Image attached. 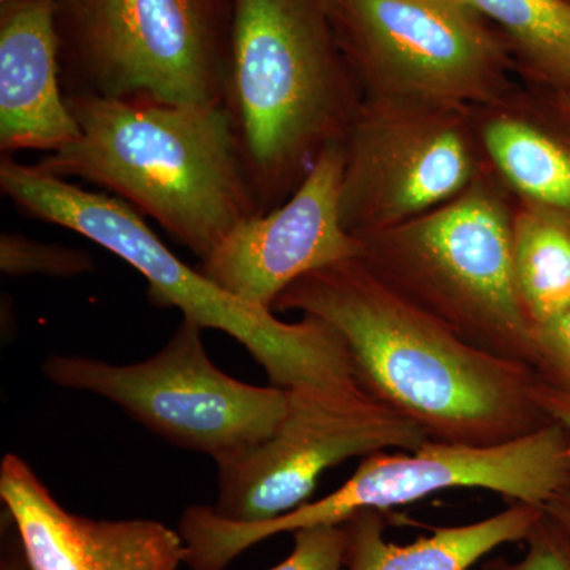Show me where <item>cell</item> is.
Returning <instances> with one entry per match:
<instances>
[{"mask_svg": "<svg viewBox=\"0 0 570 570\" xmlns=\"http://www.w3.org/2000/svg\"><path fill=\"white\" fill-rule=\"evenodd\" d=\"M524 542L528 550L521 560L489 561L482 570H570V538L549 513L543 512Z\"/></svg>", "mask_w": 570, "mask_h": 570, "instance_id": "obj_21", "label": "cell"}, {"mask_svg": "<svg viewBox=\"0 0 570 570\" xmlns=\"http://www.w3.org/2000/svg\"><path fill=\"white\" fill-rule=\"evenodd\" d=\"M187 509H189V508H187ZM187 509H186V510H187ZM186 510H184V512H186ZM184 512H183V515H184ZM183 515H181V520H183ZM181 520H179V532H181ZM181 538H183V535H181ZM183 540H184V539H183ZM186 549H187V547H186ZM187 566H189V564H187ZM189 569H190V568H189ZM190 570H193V569H190Z\"/></svg>", "mask_w": 570, "mask_h": 570, "instance_id": "obj_27", "label": "cell"}, {"mask_svg": "<svg viewBox=\"0 0 570 570\" xmlns=\"http://www.w3.org/2000/svg\"><path fill=\"white\" fill-rule=\"evenodd\" d=\"M422 428L379 403L356 381L287 389V409L272 436L217 466L223 519H277L309 501L318 480L344 461L384 450H417Z\"/></svg>", "mask_w": 570, "mask_h": 570, "instance_id": "obj_10", "label": "cell"}, {"mask_svg": "<svg viewBox=\"0 0 570 570\" xmlns=\"http://www.w3.org/2000/svg\"><path fill=\"white\" fill-rule=\"evenodd\" d=\"M344 148L341 219L355 238L449 204L485 168L468 107L363 100Z\"/></svg>", "mask_w": 570, "mask_h": 570, "instance_id": "obj_11", "label": "cell"}, {"mask_svg": "<svg viewBox=\"0 0 570 570\" xmlns=\"http://www.w3.org/2000/svg\"><path fill=\"white\" fill-rule=\"evenodd\" d=\"M66 96L223 104L230 0H56Z\"/></svg>", "mask_w": 570, "mask_h": 570, "instance_id": "obj_7", "label": "cell"}, {"mask_svg": "<svg viewBox=\"0 0 570 570\" xmlns=\"http://www.w3.org/2000/svg\"><path fill=\"white\" fill-rule=\"evenodd\" d=\"M480 151L519 204L570 224V96L519 81L471 107Z\"/></svg>", "mask_w": 570, "mask_h": 570, "instance_id": "obj_15", "label": "cell"}, {"mask_svg": "<svg viewBox=\"0 0 570 570\" xmlns=\"http://www.w3.org/2000/svg\"><path fill=\"white\" fill-rule=\"evenodd\" d=\"M534 371L547 384L570 393V309L535 330Z\"/></svg>", "mask_w": 570, "mask_h": 570, "instance_id": "obj_22", "label": "cell"}, {"mask_svg": "<svg viewBox=\"0 0 570 570\" xmlns=\"http://www.w3.org/2000/svg\"><path fill=\"white\" fill-rule=\"evenodd\" d=\"M546 512L557 521L570 538V487L546 505Z\"/></svg>", "mask_w": 570, "mask_h": 570, "instance_id": "obj_25", "label": "cell"}, {"mask_svg": "<svg viewBox=\"0 0 570 570\" xmlns=\"http://www.w3.org/2000/svg\"><path fill=\"white\" fill-rule=\"evenodd\" d=\"M363 100L480 107L520 81L466 0H322Z\"/></svg>", "mask_w": 570, "mask_h": 570, "instance_id": "obj_8", "label": "cell"}, {"mask_svg": "<svg viewBox=\"0 0 570 570\" xmlns=\"http://www.w3.org/2000/svg\"><path fill=\"white\" fill-rule=\"evenodd\" d=\"M344 164V141L330 142L283 205L236 225L198 269L227 294L273 311L303 276L360 257L362 243L341 219Z\"/></svg>", "mask_w": 570, "mask_h": 570, "instance_id": "obj_12", "label": "cell"}, {"mask_svg": "<svg viewBox=\"0 0 570 570\" xmlns=\"http://www.w3.org/2000/svg\"><path fill=\"white\" fill-rule=\"evenodd\" d=\"M0 499L31 570H179L186 564L178 531L156 520L77 515L14 453L0 464Z\"/></svg>", "mask_w": 570, "mask_h": 570, "instance_id": "obj_13", "label": "cell"}, {"mask_svg": "<svg viewBox=\"0 0 570 570\" xmlns=\"http://www.w3.org/2000/svg\"><path fill=\"white\" fill-rule=\"evenodd\" d=\"M56 0L0 6V151H59L80 135L61 85Z\"/></svg>", "mask_w": 570, "mask_h": 570, "instance_id": "obj_14", "label": "cell"}, {"mask_svg": "<svg viewBox=\"0 0 570 570\" xmlns=\"http://www.w3.org/2000/svg\"><path fill=\"white\" fill-rule=\"evenodd\" d=\"M20 2V0H0V6H7V3Z\"/></svg>", "mask_w": 570, "mask_h": 570, "instance_id": "obj_26", "label": "cell"}, {"mask_svg": "<svg viewBox=\"0 0 570 570\" xmlns=\"http://www.w3.org/2000/svg\"><path fill=\"white\" fill-rule=\"evenodd\" d=\"M501 33L521 81L570 96L569 0H466Z\"/></svg>", "mask_w": 570, "mask_h": 570, "instance_id": "obj_17", "label": "cell"}, {"mask_svg": "<svg viewBox=\"0 0 570 570\" xmlns=\"http://www.w3.org/2000/svg\"><path fill=\"white\" fill-rule=\"evenodd\" d=\"M204 330L183 317L168 343L142 362L50 355L41 371L51 384L105 397L168 444L219 463L272 436L287 390L228 376L206 352Z\"/></svg>", "mask_w": 570, "mask_h": 570, "instance_id": "obj_9", "label": "cell"}, {"mask_svg": "<svg viewBox=\"0 0 570 570\" xmlns=\"http://www.w3.org/2000/svg\"><path fill=\"white\" fill-rule=\"evenodd\" d=\"M532 397L535 404L550 420H557L561 425L568 428L570 433V393L564 390L553 387L547 384L538 376V381L532 385Z\"/></svg>", "mask_w": 570, "mask_h": 570, "instance_id": "obj_23", "label": "cell"}, {"mask_svg": "<svg viewBox=\"0 0 570 570\" xmlns=\"http://www.w3.org/2000/svg\"><path fill=\"white\" fill-rule=\"evenodd\" d=\"M515 198L487 165L433 212L362 236L363 262L472 346L534 370L535 328L513 273Z\"/></svg>", "mask_w": 570, "mask_h": 570, "instance_id": "obj_5", "label": "cell"}, {"mask_svg": "<svg viewBox=\"0 0 570 570\" xmlns=\"http://www.w3.org/2000/svg\"><path fill=\"white\" fill-rule=\"evenodd\" d=\"M569 2H570V0H569Z\"/></svg>", "mask_w": 570, "mask_h": 570, "instance_id": "obj_28", "label": "cell"}, {"mask_svg": "<svg viewBox=\"0 0 570 570\" xmlns=\"http://www.w3.org/2000/svg\"><path fill=\"white\" fill-rule=\"evenodd\" d=\"M546 509L512 502L489 519L438 528L407 546L384 538L382 512L365 510L344 524L347 532L344 570H469L505 543L524 542Z\"/></svg>", "mask_w": 570, "mask_h": 570, "instance_id": "obj_16", "label": "cell"}, {"mask_svg": "<svg viewBox=\"0 0 570 570\" xmlns=\"http://www.w3.org/2000/svg\"><path fill=\"white\" fill-rule=\"evenodd\" d=\"M294 549L275 568L268 570H344L347 532L344 524L314 527L292 532Z\"/></svg>", "mask_w": 570, "mask_h": 570, "instance_id": "obj_20", "label": "cell"}, {"mask_svg": "<svg viewBox=\"0 0 570 570\" xmlns=\"http://www.w3.org/2000/svg\"><path fill=\"white\" fill-rule=\"evenodd\" d=\"M77 140L36 165L96 184L151 217L206 261L236 225L261 214L230 116L223 104L69 94Z\"/></svg>", "mask_w": 570, "mask_h": 570, "instance_id": "obj_2", "label": "cell"}, {"mask_svg": "<svg viewBox=\"0 0 570 570\" xmlns=\"http://www.w3.org/2000/svg\"><path fill=\"white\" fill-rule=\"evenodd\" d=\"M0 189L33 219L59 225L122 258L148 283L154 305L176 307L204 328L234 337L264 367L275 387L355 381L343 337L326 322H284L264 307L227 294L184 264L140 213L118 197L81 189L11 156L0 160Z\"/></svg>", "mask_w": 570, "mask_h": 570, "instance_id": "obj_4", "label": "cell"}, {"mask_svg": "<svg viewBox=\"0 0 570 570\" xmlns=\"http://www.w3.org/2000/svg\"><path fill=\"white\" fill-rule=\"evenodd\" d=\"M512 238L517 291L538 330L570 309V224L517 202Z\"/></svg>", "mask_w": 570, "mask_h": 570, "instance_id": "obj_18", "label": "cell"}, {"mask_svg": "<svg viewBox=\"0 0 570 570\" xmlns=\"http://www.w3.org/2000/svg\"><path fill=\"white\" fill-rule=\"evenodd\" d=\"M570 487V433L551 420L539 430L499 445L426 441L422 448L384 450L362 463L335 491L265 521L209 515L202 530L208 560L227 568L255 543L314 527H337L365 510L404 508L448 490H485L512 502L546 508Z\"/></svg>", "mask_w": 570, "mask_h": 570, "instance_id": "obj_6", "label": "cell"}, {"mask_svg": "<svg viewBox=\"0 0 570 570\" xmlns=\"http://www.w3.org/2000/svg\"><path fill=\"white\" fill-rule=\"evenodd\" d=\"M362 102L322 0H230L223 105L262 213L346 140Z\"/></svg>", "mask_w": 570, "mask_h": 570, "instance_id": "obj_3", "label": "cell"}, {"mask_svg": "<svg viewBox=\"0 0 570 570\" xmlns=\"http://www.w3.org/2000/svg\"><path fill=\"white\" fill-rule=\"evenodd\" d=\"M96 268L92 255L86 250L51 245L21 234L0 236V269L11 277H75Z\"/></svg>", "mask_w": 570, "mask_h": 570, "instance_id": "obj_19", "label": "cell"}, {"mask_svg": "<svg viewBox=\"0 0 570 570\" xmlns=\"http://www.w3.org/2000/svg\"><path fill=\"white\" fill-rule=\"evenodd\" d=\"M7 517V515H6ZM7 523V542L3 543L2 561H0V570H31L18 539L17 530L9 517Z\"/></svg>", "mask_w": 570, "mask_h": 570, "instance_id": "obj_24", "label": "cell"}, {"mask_svg": "<svg viewBox=\"0 0 570 570\" xmlns=\"http://www.w3.org/2000/svg\"><path fill=\"white\" fill-rule=\"evenodd\" d=\"M273 313H299L335 328L356 384L431 441L499 445L551 422L532 397L538 373L531 366L472 346L358 257L303 276Z\"/></svg>", "mask_w": 570, "mask_h": 570, "instance_id": "obj_1", "label": "cell"}]
</instances>
